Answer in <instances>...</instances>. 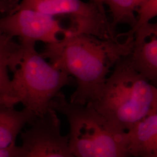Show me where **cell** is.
Listing matches in <instances>:
<instances>
[{
  "label": "cell",
  "mask_w": 157,
  "mask_h": 157,
  "mask_svg": "<svg viewBox=\"0 0 157 157\" xmlns=\"http://www.w3.org/2000/svg\"><path fill=\"white\" fill-rule=\"evenodd\" d=\"M0 30L18 41L56 43L72 32L61 19L29 8H17L0 17Z\"/></svg>",
  "instance_id": "cell-7"
},
{
  "label": "cell",
  "mask_w": 157,
  "mask_h": 157,
  "mask_svg": "<svg viewBox=\"0 0 157 157\" xmlns=\"http://www.w3.org/2000/svg\"><path fill=\"white\" fill-rule=\"evenodd\" d=\"M157 87L135 68L130 55L113 68L95 101L90 103L118 131L125 132L156 113Z\"/></svg>",
  "instance_id": "cell-2"
},
{
  "label": "cell",
  "mask_w": 157,
  "mask_h": 157,
  "mask_svg": "<svg viewBox=\"0 0 157 157\" xmlns=\"http://www.w3.org/2000/svg\"><path fill=\"white\" fill-rule=\"evenodd\" d=\"M36 118L25 108L17 110L15 106L0 101V148L17 146V137L23 129Z\"/></svg>",
  "instance_id": "cell-10"
},
{
  "label": "cell",
  "mask_w": 157,
  "mask_h": 157,
  "mask_svg": "<svg viewBox=\"0 0 157 157\" xmlns=\"http://www.w3.org/2000/svg\"><path fill=\"white\" fill-rule=\"evenodd\" d=\"M21 0H0V14L6 15L14 11Z\"/></svg>",
  "instance_id": "cell-14"
},
{
  "label": "cell",
  "mask_w": 157,
  "mask_h": 157,
  "mask_svg": "<svg viewBox=\"0 0 157 157\" xmlns=\"http://www.w3.org/2000/svg\"><path fill=\"white\" fill-rule=\"evenodd\" d=\"M146 0H104L111 14V23L115 28L118 25L126 24L131 29L137 23V13Z\"/></svg>",
  "instance_id": "cell-12"
},
{
  "label": "cell",
  "mask_w": 157,
  "mask_h": 157,
  "mask_svg": "<svg viewBox=\"0 0 157 157\" xmlns=\"http://www.w3.org/2000/svg\"><path fill=\"white\" fill-rule=\"evenodd\" d=\"M22 51L13 71L10 89L0 101L23 108L36 117L45 114L51 104L63 87L72 84L73 78L62 69L46 59L36 50V43L18 41Z\"/></svg>",
  "instance_id": "cell-3"
},
{
  "label": "cell",
  "mask_w": 157,
  "mask_h": 157,
  "mask_svg": "<svg viewBox=\"0 0 157 157\" xmlns=\"http://www.w3.org/2000/svg\"><path fill=\"white\" fill-rule=\"evenodd\" d=\"M19 147L13 146L6 148H0V157H18Z\"/></svg>",
  "instance_id": "cell-15"
},
{
  "label": "cell",
  "mask_w": 157,
  "mask_h": 157,
  "mask_svg": "<svg viewBox=\"0 0 157 157\" xmlns=\"http://www.w3.org/2000/svg\"><path fill=\"white\" fill-rule=\"evenodd\" d=\"M57 112L51 108L37 117L21 133L18 157H75L70 150L68 135H63Z\"/></svg>",
  "instance_id": "cell-6"
},
{
  "label": "cell",
  "mask_w": 157,
  "mask_h": 157,
  "mask_svg": "<svg viewBox=\"0 0 157 157\" xmlns=\"http://www.w3.org/2000/svg\"><path fill=\"white\" fill-rule=\"evenodd\" d=\"M156 113H157V104H156Z\"/></svg>",
  "instance_id": "cell-17"
},
{
  "label": "cell",
  "mask_w": 157,
  "mask_h": 157,
  "mask_svg": "<svg viewBox=\"0 0 157 157\" xmlns=\"http://www.w3.org/2000/svg\"><path fill=\"white\" fill-rule=\"evenodd\" d=\"M17 8H29L58 18H67L74 33L85 34L102 39H115L118 34L107 16L104 8L89 1L21 0Z\"/></svg>",
  "instance_id": "cell-5"
},
{
  "label": "cell",
  "mask_w": 157,
  "mask_h": 157,
  "mask_svg": "<svg viewBox=\"0 0 157 157\" xmlns=\"http://www.w3.org/2000/svg\"><path fill=\"white\" fill-rule=\"evenodd\" d=\"M121 37L102 39L71 32L56 43L45 44L41 55L76 83L69 100L71 102L89 104L100 95L116 63L133 50V34L128 32L125 40L119 39Z\"/></svg>",
  "instance_id": "cell-1"
},
{
  "label": "cell",
  "mask_w": 157,
  "mask_h": 157,
  "mask_svg": "<svg viewBox=\"0 0 157 157\" xmlns=\"http://www.w3.org/2000/svg\"><path fill=\"white\" fill-rule=\"evenodd\" d=\"M51 108L67 118L70 150L75 157H129L124 139L105 118L89 105L67 100L60 92Z\"/></svg>",
  "instance_id": "cell-4"
},
{
  "label": "cell",
  "mask_w": 157,
  "mask_h": 157,
  "mask_svg": "<svg viewBox=\"0 0 157 157\" xmlns=\"http://www.w3.org/2000/svg\"><path fill=\"white\" fill-rule=\"evenodd\" d=\"M130 58L135 68L157 87V21L142 25L133 32Z\"/></svg>",
  "instance_id": "cell-8"
},
{
  "label": "cell",
  "mask_w": 157,
  "mask_h": 157,
  "mask_svg": "<svg viewBox=\"0 0 157 157\" xmlns=\"http://www.w3.org/2000/svg\"><path fill=\"white\" fill-rule=\"evenodd\" d=\"M124 139L129 157H157V113L124 132Z\"/></svg>",
  "instance_id": "cell-9"
},
{
  "label": "cell",
  "mask_w": 157,
  "mask_h": 157,
  "mask_svg": "<svg viewBox=\"0 0 157 157\" xmlns=\"http://www.w3.org/2000/svg\"><path fill=\"white\" fill-rule=\"evenodd\" d=\"M90 1L95 3L98 6L104 8V0H90Z\"/></svg>",
  "instance_id": "cell-16"
},
{
  "label": "cell",
  "mask_w": 157,
  "mask_h": 157,
  "mask_svg": "<svg viewBox=\"0 0 157 157\" xmlns=\"http://www.w3.org/2000/svg\"><path fill=\"white\" fill-rule=\"evenodd\" d=\"M157 17V0H146L137 13V23L135 28L129 32L133 33L135 30L142 25L151 22Z\"/></svg>",
  "instance_id": "cell-13"
},
{
  "label": "cell",
  "mask_w": 157,
  "mask_h": 157,
  "mask_svg": "<svg viewBox=\"0 0 157 157\" xmlns=\"http://www.w3.org/2000/svg\"><path fill=\"white\" fill-rule=\"evenodd\" d=\"M21 51L22 44L19 41L0 30V96L6 95L9 90V72L15 69Z\"/></svg>",
  "instance_id": "cell-11"
}]
</instances>
